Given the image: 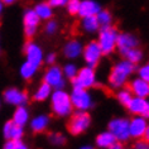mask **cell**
<instances>
[{
    "label": "cell",
    "instance_id": "obj_4",
    "mask_svg": "<svg viewBox=\"0 0 149 149\" xmlns=\"http://www.w3.org/2000/svg\"><path fill=\"white\" fill-rule=\"evenodd\" d=\"M118 29L114 25L110 27L100 28L97 32V38L96 42L100 46L104 56H110L116 51V39H118Z\"/></svg>",
    "mask_w": 149,
    "mask_h": 149
},
{
    "label": "cell",
    "instance_id": "obj_8",
    "mask_svg": "<svg viewBox=\"0 0 149 149\" xmlns=\"http://www.w3.org/2000/svg\"><path fill=\"white\" fill-rule=\"evenodd\" d=\"M42 79H43V82L49 85L53 90H61V88L66 87L67 80L65 79V76H63L62 67L58 66L57 63L47 67V70L44 71Z\"/></svg>",
    "mask_w": 149,
    "mask_h": 149
},
{
    "label": "cell",
    "instance_id": "obj_15",
    "mask_svg": "<svg viewBox=\"0 0 149 149\" xmlns=\"http://www.w3.org/2000/svg\"><path fill=\"white\" fill-rule=\"evenodd\" d=\"M132 115H138V116H143L149 120V97H136L133 96L132 101L129 105L125 107Z\"/></svg>",
    "mask_w": 149,
    "mask_h": 149
},
{
    "label": "cell",
    "instance_id": "obj_25",
    "mask_svg": "<svg viewBox=\"0 0 149 149\" xmlns=\"http://www.w3.org/2000/svg\"><path fill=\"white\" fill-rule=\"evenodd\" d=\"M115 140H116L115 139V136L106 129V130H104V132L99 133L97 135L95 136V148H97V149H107Z\"/></svg>",
    "mask_w": 149,
    "mask_h": 149
},
{
    "label": "cell",
    "instance_id": "obj_20",
    "mask_svg": "<svg viewBox=\"0 0 149 149\" xmlns=\"http://www.w3.org/2000/svg\"><path fill=\"white\" fill-rule=\"evenodd\" d=\"M102 9L101 4L96 0H81L80 4V9L77 15L80 18H85V17H95L100 10Z\"/></svg>",
    "mask_w": 149,
    "mask_h": 149
},
{
    "label": "cell",
    "instance_id": "obj_14",
    "mask_svg": "<svg viewBox=\"0 0 149 149\" xmlns=\"http://www.w3.org/2000/svg\"><path fill=\"white\" fill-rule=\"evenodd\" d=\"M84 43L77 38L66 40L62 46V56L68 61H76L82 56Z\"/></svg>",
    "mask_w": 149,
    "mask_h": 149
},
{
    "label": "cell",
    "instance_id": "obj_44",
    "mask_svg": "<svg viewBox=\"0 0 149 149\" xmlns=\"http://www.w3.org/2000/svg\"><path fill=\"white\" fill-rule=\"evenodd\" d=\"M3 12H4V4H3V1L0 0V17H1Z\"/></svg>",
    "mask_w": 149,
    "mask_h": 149
},
{
    "label": "cell",
    "instance_id": "obj_21",
    "mask_svg": "<svg viewBox=\"0 0 149 149\" xmlns=\"http://www.w3.org/2000/svg\"><path fill=\"white\" fill-rule=\"evenodd\" d=\"M10 120H12L13 123H15L17 125L23 126V128L25 125H28L29 120H31V113H29V109L27 107V105L17 106Z\"/></svg>",
    "mask_w": 149,
    "mask_h": 149
},
{
    "label": "cell",
    "instance_id": "obj_26",
    "mask_svg": "<svg viewBox=\"0 0 149 149\" xmlns=\"http://www.w3.org/2000/svg\"><path fill=\"white\" fill-rule=\"evenodd\" d=\"M38 71H39V67L34 66L33 63L28 62V61H24L19 66V76L24 81H29V80H33L37 76Z\"/></svg>",
    "mask_w": 149,
    "mask_h": 149
},
{
    "label": "cell",
    "instance_id": "obj_23",
    "mask_svg": "<svg viewBox=\"0 0 149 149\" xmlns=\"http://www.w3.org/2000/svg\"><path fill=\"white\" fill-rule=\"evenodd\" d=\"M80 28L85 34H96L100 29V24L97 19H96V15L95 17H85V18H81V22H80Z\"/></svg>",
    "mask_w": 149,
    "mask_h": 149
},
{
    "label": "cell",
    "instance_id": "obj_27",
    "mask_svg": "<svg viewBox=\"0 0 149 149\" xmlns=\"http://www.w3.org/2000/svg\"><path fill=\"white\" fill-rule=\"evenodd\" d=\"M121 57L128 59V61L132 62L133 65H139V63L143 61V58H144V53H143V51H141L139 47H136V48H132V49L126 51Z\"/></svg>",
    "mask_w": 149,
    "mask_h": 149
},
{
    "label": "cell",
    "instance_id": "obj_3",
    "mask_svg": "<svg viewBox=\"0 0 149 149\" xmlns=\"http://www.w3.org/2000/svg\"><path fill=\"white\" fill-rule=\"evenodd\" d=\"M92 124V118L87 111L74 110L67 121V130L71 135L80 136L90 129Z\"/></svg>",
    "mask_w": 149,
    "mask_h": 149
},
{
    "label": "cell",
    "instance_id": "obj_19",
    "mask_svg": "<svg viewBox=\"0 0 149 149\" xmlns=\"http://www.w3.org/2000/svg\"><path fill=\"white\" fill-rule=\"evenodd\" d=\"M129 90L133 94V96L136 97H149V82L140 77H134L129 80Z\"/></svg>",
    "mask_w": 149,
    "mask_h": 149
},
{
    "label": "cell",
    "instance_id": "obj_13",
    "mask_svg": "<svg viewBox=\"0 0 149 149\" xmlns=\"http://www.w3.org/2000/svg\"><path fill=\"white\" fill-rule=\"evenodd\" d=\"M140 44V39L135 33L132 32H120L118 34L116 39V51L119 54L123 56L126 51L132 49V48H136Z\"/></svg>",
    "mask_w": 149,
    "mask_h": 149
},
{
    "label": "cell",
    "instance_id": "obj_24",
    "mask_svg": "<svg viewBox=\"0 0 149 149\" xmlns=\"http://www.w3.org/2000/svg\"><path fill=\"white\" fill-rule=\"evenodd\" d=\"M52 91H53V88H52L49 85H47L46 82H43L42 81V82L37 86L34 92H33L32 97H33V100H34L36 102H44V101H47V100L49 99Z\"/></svg>",
    "mask_w": 149,
    "mask_h": 149
},
{
    "label": "cell",
    "instance_id": "obj_11",
    "mask_svg": "<svg viewBox=\"0 0 149 149\" xmlns=\"http://www.w3.org/2000/svg\"><path fill=\"white\" fill-rule=\"evenodd\" d=\"M22 22H23V33L27 39H32L33 37L38 33L40 19L33 8H27L23 12V17H22Z\"/></svg>",
    "mask_w": 149,
    "mask_h": 149
},
{
    "label": "cell",
    "instance_id": "obj_5",
    "mask_svg": "<svg viewBox=\"0 0 149 149\" xmlns=\"http://www.w3.org/2000/svg\"><path fill=\"white\" fill-rule=\"evenodd\" d=\"M71 102H72L73 110L77 111H90L95 107V97L91 94L90 90H85V88L72 87L70 92Z\"/></svg>",
    "mask_w": 149,
    "mask_h": 149
},
{
    "label": "cell",
    "instance_id": "obj_17",
    "mask_svg": "<svg viewBox=\"0 0 149 149\" xmlns=\"http://www.w3.org/2000/svg\"><path fill=\"white\" fill-rule=\"evenodd\" d=\"M29 129L32 130V133L34 134H42L44 132H47L48 128L51 125V116L48 114L40 113L34 115L33 118H31L29 120Z\"/></svg>",
    "mask_w": 149,
    "mask_h": 149
},
{
    "label": "cell",
    "instance_id": "obj_39",
    "mask_svg": "<svg viewBox=\"0 0 149 149\" xmlns=\"http://www.w3.org/2000/svg\"><path fill=\"white\" fill-rule=\"evenodd\" d=\"M123 148H124V147H123V143H121V141L115 140L114 143L111 144V145H110V147L107 148V149H123Z\"/></svg>",
    "mask_w": 149,
    "mask_h": 149
},
{
    "label": "cell",
    "instance_id": "obj_35",
    "mask_svg": "<svg viewBox=\"0 0 149 149\" xmlns=\"http://www.w3.org/2000/svg\"><path fill=\"white\" fill-rule=\"evenodd\" d=\"M57 58H58V56H57L56 52H48L47 54H44V63H47L48 66L56 65Z\"/></svg>",
    "mask_w": 149,
    "mask_h": 149
},
{
    "label": "cell",
    "instance_id": "obj_30",
    "mask_svg": "<svg viewBox=\"0 0 149 149\" xmlns=\"http://www.w3.org/2000/svg\"><path fill=\"white\" fill-rule=\"evenodd\" d=\"M80 67L74 63V61H67L65 65L62 66V72H63V76H65L66 80H73L76 77L77 72H79Z\"/></svg>",
    "mask_w": 149,
    "mask_h": 149
},
{
    "label": "cell",
    "instance_id": "obj_38",
    "mask_svg": "<svg viewBox=\"0 0 149 149\" xmlns=\"http://www.w3.org/2000/svg\"><path fill=\"white\" fill-rule=\"evenodd\" d=\"M19 141L20 140H6L3 145V149H17Z\"/></svg>",
    "mask_w": 149,
    "mask_h": 149
},
{
    "label": "cell",
    "instance_id": "obj_36",
    "mask_svg": "<svg viewBox=\"0 0 149 149\" xmlns=\"http://www.w3.org/2000/svg\"><path fill=\"white\" fill-rule=\"evenodd\" d=\"M132 149H149V141L144 139H138L135 140V143L133 144Z\"/></svg>",
    "mask_w": 149,
    "mask_h": 149
},
{
    "label": "cell",
    "instance_id": "obj_34",
    "mask_svg": "<svg viewBox=\"0 0 149 149\" xmlns=\"http://www.w3.org/2000/svg\"><path fill=\"white\" fill-rule=\"evenodd\" d=\"M136 72H138V77L149 82V61L144 63V65H141L139 68H136Z\"/></svg>",
    "mask_w": 149,
    "mask_h": 149
},
{
    "label": "cell",
    "instance_id": "obj_9",
    "mask_svg": "<svg viewBox=\"0 0 149 149\" xmlns=\"http://www.w3.org/2000/svg\"><path fill=\"white\" fill-rule=\"evenodd\" d=\"M23 53L25 57V61L33 63L34 66L39 67L44 63V51L40 44H38L37 42L32 39H28L27 42L24 43L23 46Z\"/></svg>",
    "mask_w": 149,
    "mask_h": 149
},
{
    "label": "cell",
    "instance_id": "obj_1",
    "mask_svg": "<svg viewBox=\"0 0 149 149\" xmlns=\"http://www.w3.org/2000/svg\"><path fill=\"white\" fill-rule=\"evenodd\" d=\"M135 71L136 65H133L125 58L119 59L113 65L109 74H107V86L115 91L121 87H125V85L129 82Z\"/></svg>",
    "mask_w": 149,
    "mask_h": 149
},
{
    "label": "cell",
    "instance_id": "obj_6",
    "mask_svg": "<svg viewBox=\"0 0 149 149\" xmlns=\"http://www.w3.org/2000/svg\"><path fill=\"white\" fill-rule=\"evenodd\" d=\"M71 85H72V87L85 88V90H91V88L96 87L99 85L96 70L90 66L80 67L76 77L71 80Z\"/></svg>",
    "mask_w": 149,
    "mask_h": 149
},
{
    "label": "cell",
    "instance_id": "obj_32",
    "mask_svg": "<svg viewBox=\"0 0 149 149\" xmlns=\"http://www.w3.org/2000/svg\"><path fill=\"white\" fill-rule=\"evenodd\" d=\"M59 31V23L57 20H54L53 18L49 20H46L44 22V27H43V32L44 34L48 36V37H53L58 33Z\"/></svg>",
    "mask_w": 149,
    "mask_h": 149
},
{
    "label": "cell",
    "instance_id": "obj_12",
    "mask_svg": "<svg viewBox=\"0 0 149 149\" xmlns=\"http://www.w3.org/2000/svg\"><path fill=\"white\" fill-rule=\"evenodd\" d=\"M3 100L5 104L12 106H22L27 105L29 101V95L27 91L18 87H8L3 92Z\"/></svg>",
    "mask_w": 149,
    "mask_h": 149
},
{
    "label": "cell",
    "instance_id": "obj_42",
    "mask_svg": "<svg viewBox=\"0 0 149 149\" xmlns=\"http://www.w3.org/2000/svg\"><path fill=\"white\" fill-rule=\"evenodd\" d=\"M79 149H96L94 145H91V144H84V145H81V147Z\"/></svg>",
    "mask_w": 149,
    "mask_h": 149
},
{
    "label": "cell",
    "instance_id": "obj_18",
    "mask_svg": "<svg viewBox=\"0 0 149 149\" xmlns=\"http://www.w3.org/2000/svg\"><path fill=\"white\" fill-rule=\"evenodd\" d=\"M1 133L5 140H23L24 134H25L23 126L17 125L12 120H8L4 123Z\"/></svg>",
    "mask_w": 149,
    "mask_h": 149
},
{
    "label": "cell",
    "instance_id": "obj_16",
    "mask_svg": "<svg viewBox=\"0 0 149 149\" xmlns=\"http://www.w3.org/2000/svg\"><path fill=\"white\" fill-rule=\"evenodd\" d=\"M148 125V119L143 116H138V115H133L132 119H129V134L130 139H143L145 129Z\"/></svg>",
    "mask_w": 149,
    "mask_h": 149
},
{
    "label": "cell",
    "instance_id": "obj_10",
    "mask_svg": "<svg viewBox=\"0 0 149 149\" xmlns=\"http://www.w3.org/2000/svg\"><path fill=\"white\" fill-rule=\"evenodd\" d=\"M81 57L85 62V66H90L94 67V68L101 62L104 54L100 49V46L96 42V39H91L86 44H84V51Z\"/></svg>",
    "mask_w": 149,
    "mask_h": 149
},
{
    "label": "cell",
    "instance_id": "obj_45",
    "mask_svg": "<svg viewBox=\"0 0 149 149\" xmlns=\"http://www.w3.org/2000/svg\"><path fill=\"white\" fill-rule=\"evenodd\" d=\"M0 52H1V42H0Z\"/></svg>",
    "mask_w": 149,
    "mask_h": 149
},
{
    "label": "cell",
    "instance_id": "obj_2",
    "mask_svg": "<svg viewBox=\"0 0 149 149\" xmlns=\"http://www.w3.org/2000/svg\"><path fill=\"white\" fill-rule=\"evenodd\" d=\"M49 107L52 114L59 119H68L73 113V106L71 102L70 92L61 88V90H53L49 96Z\"/></svg>",
    "mask_w": 149,
    "mask_h": 149
},
{
    "label": "cell",
    "instance_id": "obj_41",
    "mask_svg": "<svg viewBox=\"0 0 149 149\" xmlns=\"http://www.w3.org/2000/svg\"><path fill=\"white\" fill-rule=\"evenodd\" d=\"M17 149H29L28 148V145L27 144H25V143H23V141H19V143H18V148Z\"/></svg>",
    "mask_w": 149,
    "mask_h": 149
},
{
    "label": "cell",
    "instance_id": "obj_46",
    "mask_svg": "<svg viewBox=\"0 0 149 149\" xmlns=\"http://www.w3.org/2000/svg\"><path fill=\"white\" fill-rule=\"evenodd\" d=\"M0 106H1V101H0Z\"/></svg>",
    "mask_w": 149,
    "mask_h": 149
},
{
    "label": "cell",
    "instance_id": "obj_37",
    "mask_svg": "<svg viewBox=\"0 0 149 149\" xmlns=\"http://www.w3.org/2000/svg\"><path fill=\"white\" fill-rule=\"evenodd\" d=\"M47 1L49 3V5L53 9H57V8H65L68 0H47Z\"/></svg>",
    "mask_w": 149,
    "mask_h": 149
},
{
    "label": "cell",
    "instance_id": "obj_7",
    "mask_svg": "<svg viewBox=\"0 0 149 149\" xmlns=\"http://www.w3.org/2000/svg\"><path fill=\"white\" fill-rule=\"evenodd\" d=\"M107 130L115 136V139L126 143L130 140L129 134V119L125 116H115L107 123Z\"/></svg>",
    "mask_w": 149,
    "mask_h": 149
},
{
    "label": "cell",
    "instance_id": "obj_47",
    "mask_svg": "<svg viewBox=\"0 0 149 149\" xmlns=\"http://www.w3.org/2000/svg\"><path fill=\"white\" fill-rule=\"evenodd\" d=\"M123 149H125V148H123Z\"/></svg>",
    "mask_w": 149,
    "mask_h": 149
},
{
    "label": "cell",
    "instance_id": "obj_40",
    "mask_svg": "<svg viewBox=\"0 0 149 149\" xmlns=\"http://www.w3.org/2000/svg\"><path fill=\"white\" fill-rule=\"evenodd\" d=\"M144 140L149 141V121H148V125H147V129H145V133H144V136H143Z\"/></svg>",
    "mask_w": 149,
    "mask_h": 149
},
{
    "label": "cell",
    "instance_id": "obj_28",
    "mask_svg": "<svg viewBox=\"0 0 149 149\" xmlns=\"http://www.w3.org/2000/svg\"><path fill=\"white\" fill-rule=\"evenodd\" d=\"M96 19H97L99 24H100V28H104V27H110L113 25L114 23V17H113V13L107 9H101L100 12L96 14Z\"/></svg>",
    "mask_w": 149,
    "mask_h": 149
},
{
    "label": "cell",
    "instance_id": "obj_33",
    "mask_svg": "<svg viewBox=\"0 0 149 149\" xmlns=\"http://www.w3.org/2000/svg\"><path fill=\"white\" fill-rule=\"evenodd\" d=\"M80 4H81V0H68L66 4V12L70 14V15H77L80 9Z\"/></svg>",
    "mask_w": 149,
    "mask_h": 149
},
{
    "label": "cell",
    "instance_id": "obj_31",
    "mask_svg": "<svg viewBox=\"0 0 149 149\" xmlns=\"http://www.w3.org/2000/svg\"><path fill=\"white\" fill-rule=\"evenodd\" d=\"M48 141L53 147H63L67 143V138L61 132H52L48 134Z\"/></svg>",
    "mask_w": 149,
    "mask_h": 149
},
{
    "label": "cell",
    "instance_id": "obj_22",
    "mask_svg": "<svg viewBox=\"0 0 149 149\" xmlns=\"http://www.w3.org/2000/svg\"><path fill=\"white\" fill-rule=\"evenodd\" d=\"M33 10L36 12V14L38 15L40 22H46L53 18L54 14V9L49 5L48 1H39L33 6Z\"/></svg>",
    "mask_w": 149,
    "mask_h": 149
},
{
    "label": "cell",
    "instance_id": "obj_29",
    "mask_svg": "<svg viewBox=\"0 0 149 149\" xmlns=\"http://www.w3.org/2000/svg\"><path fill=\"white\" fill-rule=\"evenodd\" d=\"M115 97H116V101L120 104L121 106L126 107L129 105V102L132 101L133 99V94L130 92V90L128 87H121L116 90V94H115Z\"/></svg>",
    "mask_w": 149,
    "mask_h": 149
},
{
    "label": "cell",
    "instance_id": "obj_43",
    "mask_svg": "<svg viewBox=\"0 0 149 149\" xmlns=\"http://www.w3.org/2000/svg\"><path fill=\"white\" fill-rule=\"evenodd\" d=\"M1 1L4 5H12L14 3H17V0H1Z\"/></svg>",
    "mask_w": 149,
    "mask_h": 149
}]
</instances>
